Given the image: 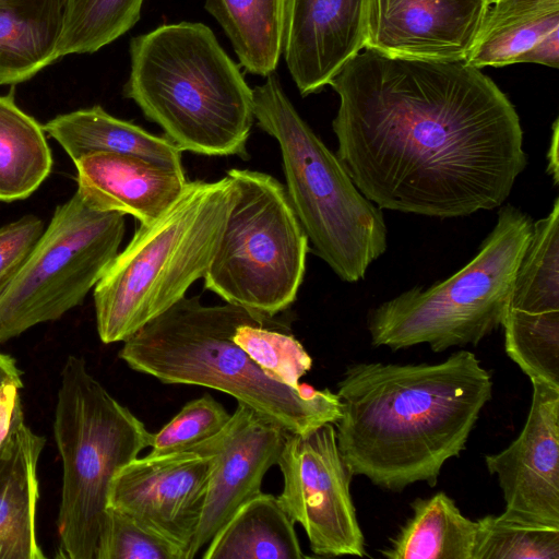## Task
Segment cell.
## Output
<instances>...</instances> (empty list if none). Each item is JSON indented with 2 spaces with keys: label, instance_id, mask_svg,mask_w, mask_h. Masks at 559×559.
<instances>
[{
  "label": "cell",
  "instance_id": "12",
  "mask_svg": "<svg viewBox=\"0 0 559 559\" xmlns=\"http://www.w3.org/2000/svg\"><path fill=\"white\" fill-rule=\"evenodd\" d=\"M501 326L507 355L530 378L559 381V198L533 223Z\"/></svg>",
  "mask_w": 559,
  "mask_h": 559
},
{
  "label": "cell",
  "instance_id": "36",
  "mask_svg": "<svg viewBox=\"0 0 559 559\" xmlns=\"http://www.w3.org/2000/svg\"><path fill=\"white\" fill-rule=\"evenodd\" d=\"M548 174L552 177L554 183L558 185V120L552 126V136L548 151Z\"/></svg>",
  "mask_w": 559,
  "mask_h": 559
},
{
  "label": "cell",
  "instance_id": "16",
  "mask_svg": "<svg viewBox=\"0 0 559 559\" xmlns=\"http://www.w3.org/2000/svg\"><path fill=\"white\" fill-rule=\"evenodd\" d=\"M487 0H368L366 49L436 61L466 60Z\"/></svg>",
  "mask_w": 559,
  "mask_h": 559
},
{
  "label": "cell",
  "instance_id": "4",
  "mask_svg": "<svg viewBox=\"0 0 559 559\" xmlns=\"http://www.w3.org/2000/svg\"><path fill=\"white\" fill-rule=\"evenodd\" d=\"M129 52L124 96L181 152L247 156L252 88L207 25L158 26L133 37Z\"/></svg>",
  "mask_w": 559,
  "mask_h": 559
},
{
  "label": "cell",
  "instance_id": "24",
  "mask_svg": "<svg viewBox=\"0 0 559 559\" xmlns=\"http://www.w3.org/2000/svg\"><path fill=\"white\" fill-rule=\"evenodd\" d=\"M559 28V0H497L487 8L466 62L503 67Z\"/></svg>",
  "mask_w": 559,
  "mask_h": 559
},
{
  "label": "cell",
  "instance_id": "34",
  "mask_svg": "<svg viewBox=\"0 0 559 559\" xmlns=\"http://www.w3.org/2000/svg\"><path fill=\"white\" fill-rule=\"evenodd\" d=\"M519 62H533L552 68L559 67V28L539 39L516 59Z\"/></svg>",
  "mask_w": 559,
  "mask_h": 559
},
{
  "label": "cell",
  "instance_id": "33",
  "mask_svg": "<svg viewBox=\"0 0 559 559\" xmlns=\"http://www.w3.org/2000/svg\"><path fill=\"white\" fill-rule=\"evenodd\" d=\"M20 389L8 385L0 392V454L11 432L24 423Z\"/></svg>",
  "mask_w": 559,
  "mask_h": 559
},
{
  "label": "cell",
  "instance_id": "31",
  "mask_svg": "<svg viewBox=\"0 0 559 559\" xmlns=\"http://www.w3.org/2000/svg\"><path fill=\"white\" fill-rule=\"evenodd\" d=\"M230 415L210 394L186 403L182 408L155 433H151V454L190 451L215 436L227 424Z\"/></svg>",
  "mask_w": 559,
  "mask_h": 559
},
{
  "label": "cell",
  "instance_id": "30",
  "mask_svg": "<svg viewBox=\"0 0 559 559\" xmlns=\"http://www.w3.org/2000/svg\"><path fill=\"white\" fill-rule=\"evenodd\" d=\"M95 559H187V554L178 545L108 506Z\"/></svg>",
  "mask_w": 559,
  "mask_h": 559
},
{
  "label": "cell",
  "instance_id": "19",
  "mask_svg": "<svg viewBox=\"0 0 559 559\" xmlns=\"http://www.w3.org/2000/svg\"><path fill=\"white\" fill-rule=\"evenodd\" d=\"M45 438L25 423L0 454V559H43L36 537L37 465Z\"/></svg>",
  "mask_w": 559,
  "mask_h": 559
},
{
  "label": "cell",
  "instance_id": "37",
  "mask_svg": "<svg viewBox=\"0 0 559 559\" xmlns=\"http://www.w3.org/2000/svg\"><path fill=\"white\" fill-rule=\"evenodd\" d=\"M495 1H497V0H487L488 4H490V3L495 2Z\"/></svg>",
  "mask_w": 559,
  "mask_h": 559
},
{
  "label": "cell",
  "instance_id": "3",
  "mask_svg": "<svg viewBox=\"0 0 559 559\" xmlns=\"http://www.w3.org/2000/svg\"><path fill=\"white\" fill-rule=\"evenodd\" d=\"M273 318L227 302L204 306L198 296H185L126 340L119 357L165 384L231 395L290 433L334 425L342 416L337 393L274 380L234 342L238 325Z\"/></svg>",
  "mask_w": 559,
  "mask_h": 559
},
{
  "label": "cell",
  "instance_id": "1",
  "mask_svg": "<svg viewBox=\"0 0 559 559\" xmlns=\"http://www.w3.org/2000/svg\"><path fill=\"white\" fill-rule=\"evenodd\" d=\"M331 80L336 155L381 210L440 218L502 205L527 165L519 115L465 60L364 48Z\"/></svg>",
  "mask_w": 559,
  "mask_h": 559
},
{
  "label": "cell",
  "instance_id": "26",
  "mask_svg": "<svg viewBox=\"0 0 559 559\" xmlns=\"http://www.w3.org/2000/svg\"><path fill=\"white\" fill-rule=\"evenodd\" d=\"M51 166L43 126L17 107L12 94L0 96V201L29 197Z\"/></svg>",
  "mask_w": 559,
  "mask_h": 559
},
{
  "label": "cell",
  "instance_id": "17",
  "mask_svg": "<svg viewBox=\"0 0 559 559\" xmlns=\"http://www.w3.org/2000/svg\"><path fill=\"white\" fill-rule=\"evenodd\" d=\"M368 0H285L282 53L300 94L320 92L365 48Z\"/></svg>",
  "mask_w": 559,
  "mask_h": 559
},
{
  "label": "cell",
  "instance_id": "32",
  "mask_svg": "<svg viewBox=\"0 0 559 559\" xmlns=\"http://www.w3.org/2000/svg\"><path fill=\"white\" fill-rule=\"evenodd\" d=\"M43 233L44 223L34 215L0 228V285L22 265Z\"/></svg>",
  "mask_w": 559,
  "mask_h": 559
},
{
  "label": "cell",
  "instance_id": "22",
  "mask_svg": "<svg viewBox=\"0 0 559 559\" xmlns=\"http://www.w3.org/2000/svg\"><path fill=\"white\" fill-rule=\"evenodd\" d=\"M206 546L204 559L308 558L277 497L262 491L245 502Z\"/></svg>",
  "mask_w": 559,
  "mask_h": 559
},
{
  "label": "cell",
  "instance_id": "25",
  "mask_svg": "<svg viewBox=\"0 0 559 559\" xmlns=\"http://www.w3.org/2000/svg\"><path fill=\"white\" fill-rule=\"evenodd\" d=\"M285 0H205L230 40L240 64L250 73L275 72L282 55Z\"/></svg>",
  "mask_w": 559,
  "mask_h": 559
},
{
  "label": "cell",
  "instance_id": "9",
  "mask_svg": "<svg viewBox=\"0 0 559 559\" xmlns=\"http://www.w3.org/2000/svg\"><path fill=\"white\" fill-rule=\"evenodd\" d=\"M237 200L204 288L225 302L275 317L296 300L309 241L285 187L269 174L231 168Z\"/></svg>",
  "mask_w": 559,
  "mask_h": 559
},
{
  "label": "cell",
  "instance_id": "10",
  "mask_svg": "<svg viewBox=\"0 0 559 559\" xmlns=\"http://www.w3.org/2000/svg\"><path fill=\"white\" fill-rule=\"evenodd\" d=\"M124 215L88 207L78 192L16 272L0 285V344L81 305L118 254Z\"/></svg>",
  "mask_w": 559,
  "mask_h": 559
},
{
  "label": "cell",
  "instance_id": "29",
  "mask_svg": "<svg viewBox=\"0 0 559 559\" xmlns=\"http://www.w3.org/2000/svg\"><path fill=\"white\" fill-rule=\"evenodd\" d=\"M477 522L473 559H559V530L513 524L492 514Z\"/></svg>",
  "mask_w": 559,
  "mask_h": 559
},
{
  "label": "cell",
  "instance_id": "18",
  "mask_svg": "<svg viewBox=\"0 0 559 559\" xmlns=\"http://www.w3.org/2000/svg\"><path fill=\"white\" fill-rule=\"evenodd\" d=\"M74 164L76 192L88 207L129 214L143 225L158 218L188 183L185 171L132 155L93 153Z\"/></svg>",
  "mask_w": 559,
  "mask_h": 559
},
{
  "label": "cell",
  "instance_id": "14",
  "mask_svg": "<svg viewBox=\"0 0 559 559\" xmlns=\"http://www.w3.org/2000/svg\"><path fill=\"white\" fill-rule=\"evenodd\" d=\"M209 472L210 456L195 451L138 456L114 476L108 506L178 545L189 559Z\"/></svg>",
  "mask_w": 559,
  "mask_h": 559
},
{
  "label": "cell",
  "instance_id": "11",
  "mask_svg": "<svg viewBox=\"0 0 559 559\" xmlns=\"http://www.w3.org/2000/svg\"><path fill=\"white\" fill-rule=\"evenodd\" d=\"M277 465L283 475L278 502L304 527L314 556H365L350 495L353 475L338 450L334 425L306 435L286 431Z\"/></svg>",
  "mask_w": 559,
  "mask_h": 559
},
{
  "label": "cell",
  "instance_id": "6",
  "mask_svg": "<svg viewBox=\"0 0 559 559\" xmlns=\"http://www.w3.org/2000/svg\"><path fill=\"white\" fill-rule=\"evenodd\" d=\"M252 88L253 116L280 146L286 193L311 250L344 282L362 280L388 248L382 210L298 114L275 72Z\"/></svg>",
  "mask_w": 559,
  "mask_h": 559
},
{
  "label": "cell",
  "instance_id": "28",
  "mask_svg": "<svg viewBox=\"0 0 559 559\" xmlns=\"http://www.w3.org/2000/svg\"><path fill=\"white\" fill-rule=\"evenodd\" d=\"M233 340L272 379L288 386L298 388L300 378L312 367V358L302 344L276 318L242 323Z\"/></svg>",
  "mask_w": 559,
  "mask_h": 559
},
{
  "label": "cell",
  "instance_id": "20",
  "mask_svg": "<svg viewBox=\"0 0 559 559\" xmlns=\"http://www.w3.org/2000/svg\"><path fill=\"white\" fill-rule=\"evenodd\" d=\"M43 129L73 162L93 153H116L183 171L182 152L168 138L116 118L98 105L59 115Z\"/></svg>",
  "mask_w": 559,
  "mask_h": 559
},
{
  "label": "cell",
  "instance_id": "27",
  "mask_svg": "<svg viewBox=\"0 0 559 559\" xmlns=\"http://www.w3.org/2000/svg\"><path fill=\"white\" fill-rule=\"evenodd\" d=\"M144 0H67L58 58L92 53L112 43L140 19Z\"/></svg>",
  "mask_w": 559,
  "mask_h": 559
},
{
  "label": "cell",
  "instance_id": "7",
  "mask_svg": "<svg viewBox=\"0 0 559 559\" xmlns=\"http://www.w3.org/2000/svg\"><path fill=\"white\" fill-rule=\"evenodd\" d=\"M53 436L63 468L58 557L95 559L111 480L150 447L151 432L71 355L61 371Z\"/></svg>",
  "mask_w": 559,
  "mask_h": 559
},
{
  "label": "cell",
  "instance_id": "8",
  "mask_svg": "<svg viewBox=\"0 0 559 559\" xmlns=\"http://www.w3.org/2000/svg\"><path fill=\"white\" fill-rule=\"evenodd\" d=\"M531 217L512 204L477 254L449 278L415 286L369 312L371 344L392 350L428 344L440 353L477 345L501 326L514 277L532 235Z\"/></svg>",
  "mask_w": 559,
  "mask_h": 559
},
{
  "label": "cell",
  "instance_id": "13",
  "mask_svg": "<svg viewBox=\"0 0 559 559\" xmlns=\"http://www.w3.org/2000/svg\"><path fill=\"white\" fill-rule=\"evenodd\" d=\"M532 401L518 438L485 456L506 502L503 521L559 530V388L531 380Z\"/></svg>",
  "mask_w": 559,
  "mask_h": 559
},
{
  "label": "cell",
  "instance_id": "5",
  "mask_svg": "<svg viewBox=\"0 0 559 559\" xmlns=\"http://www.w3.org/2000/svg\"><path fill=\"white\" fill-rule=\"evenodd\" d=\"M237 195L228 175L211 182L188 181L158 218L140 224L94 287L103 343L124 342L205 275Z\"/></svg>",
  "mask_w": 559,
  "mask_h": 559
},
{
  "label": "cell",
  "instance_id": "2",
  "mask_svg": "<svg viewBox=\"0 0 559 559\" xmlns=\"http://www.w3.org/2000/svg\"><path fill=\"white\" fill-rule=\"evenodd\" d=\"M336 393L337 447L350 474L402 491L417 481L433 487L444 463L465 449L492 379L461 349L438 364L349 365Z\"/></svg>",
  "mask_w": 559,
  "mask_h": 559
},
{
  "label": "cell",
  "instance_id": "21",
  "mask_svg": "<svg viewBox=\"0 0 559 559\" xmlns=\"http://www.w3.org/2000/svg\"><path fill=\"white\" fill-rule=\"evenodd\" d=\"M67 0H0V85L29 80L58 58Z\"/></svg>",
  "mask_w": 559,
  "mask_h": 559
},
{
  "label": "cell",
  "instance_id": "15",
  "mask_svg": "<svg viewBox=\"0 0 559 559\" xmlns=\"http://www.w3.org/2000/svg\"><path fill=\"white\" fill-rule=\"evenodd\" d=\"M285 432L238 402L222 430L190 450L210 456V472L189 559L210 543L245 502L261 492L265 474L277 464Z\"/></svg>",
  "mask_w": 559,
  "mask_h": 559
},
{
  "label": "cell",
  "instance_id": "23",
  "mask_svg": "<svg viewBox=\"0 0 559 559\" xmlns=\"http://www.w3.org/2000/svg\"><path fill=\"white\" fill-rule=\"evenodd\" d=\"M412 515L381 555L389 559H473L478 522L439 491L412 502Z\"/></svg>",
  "mask_w": 559,
  "mask_h": 559
},
{
  "label": "cell",
  "instance_id": "35",
  "mask_svg": "<svg viewBox=\"0 0 559 559\" xmlns=\"http://www.w3.org/2000/svg\"><path fill=\"white\" fill-rule=\"evenodd\" d=\"M22 371L16 366L15 360L7 354L0 352V392L8 385L23 388Z\"/></svg>",
  "mask_w": 559,
  "mask_h": 559
}]
</instances>
